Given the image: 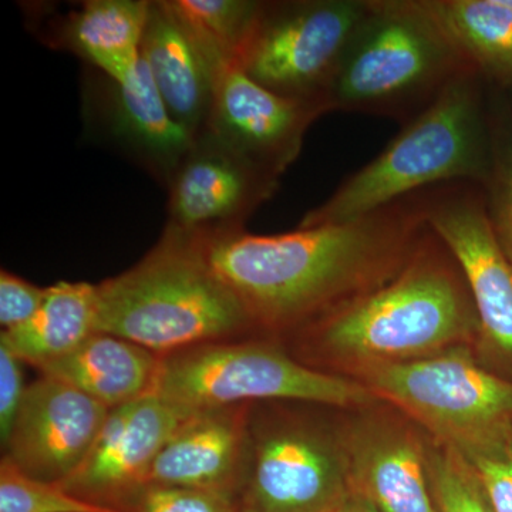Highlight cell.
<instances>
[{
  "mask_svg": "<svg viewBox=\"0 0 512 512\" xmlns=\"http://www.w3.org/2000/svg\"><path fill=\"white\" fill-rule=\"evenodd\" d=\"M427 228L421 191L340 224L190 238L258 332L292 333L392 279Z\"/></svg>",
  "mask_w": 512,
  "mask_h": 512,
  "instance_id": "obj_1",
  "label": "cell"
},
{
  "mask_svg": "<svg viewBox=\"0 0 512 512\" xmlns=\"http://www.w3.org/2000/svg\"><path fill=\"white\" fill-rule=\"evenodd\" d=\"M292 335L305 357L355 370L468 345L480 323L460 266L429 227L392 279Z\"/></svg>",
  "mask_w": 512,
  "mask_h": 512,
  "instance_id": "obj_2",
  "label": "cell"
},
{
  "mask_svg": "<svg viewBox=\"0 0 512 512\" xmlns=\"http://www.w3.org/2000/svg\"><path fill=\"white\" fill-rule=\"evenodd\" d=\"M485 80L467 70L448 84L382 153L346 178L298 228L340 224L363 217L437 185L483 187L493 167L491 107Z\"/></svg>",
  "mask_w": 512,
  "mask_h": 512,
  "instance_id": "obj_3",
  "label": "cell"
},
{
  "mask_svg": "<svg viewBox=\"0 0 512 512\" xmlns=\"http://www.w3.org/2000/svg\"><path fill=\"white\" fill-rule=\"evenodd\" d=\"M97 332L157 355L258 332L190 237L164 229L136 265L96 285Z\"/></svg>",
  "mask_w": 512,
  "mask_h": 512,
  "instance_id": "obj_4",
  "label": "cell"
},
{
  "mask_svg": "<svg viewBox=\"0 0 512 512\" xmlns=\"http://www.w3.org/2000/svg\"><path fill=\"white\" fill-rule=\"evenodd\" d=\"M474 70L420 0H370V9L326 92L330 113L404 124L461 73Z\"/></svg>",
  "mask_w": 512,
  "mask_h": 512,
  "instance_id": "obj_5",
  "label": "cell"
},
{
  "mask_svg": "<svg viewBox=\"0 0 512 512\" xmlns=\"http://www.w3.org/2000/svg\"><path fill=\"white\" fill-rule=\"evenodd\" d=\"M151 394L187 412L265 402L365 407L377 400L362 383L305 365L275 343L247 338L160 355Z\"/></svg>",
  "mask_w": 512,
  "mask_h": 512,
  "instance_id": "obj_6",
  "label": "cell"
},
{
  "mask_svg": "<svg viewBox=\"0 0 512 512\" xmlns=\"http://www.w3.org/2000/svg\"><path fill=\"white\" fill-rule=\"evenodd\" d=\"M343 430L289 409L249 416L241 512H336L350 494Z\"/></svg>",
  "mask_w": 512,
  "mask_h": 512,
  "instance_id": "obj_7",
  "label": "cell"
},
{
  "mask_svg": "<svg viewBox=\"0 0 512 512\" xmlns=\"http://www.w3.org/2000/svg\"><path fill=\"white\" fill-rule=\"evenodd\" d=\"M359 383L424 427L461 447L512 417V382L491 373L468 345L406 362L357 367Z\"/></svg>",
  "mask_w": 512,
  "mask_h": 512,
  "instance_id": "obj_8",
  "label": "cell"
},
{
  "mask_svg": "<svg viewBox=\"0 0 512 512\" xmlns=\"http://www.w3.org/2000/svg\"><path fill=\"white\" fill-rule=\"evenodd\" d=\"M369 9L370 0L265 2L237 67L271 92L325 100Z\"/></svg>",
  "mask_w": 512,
  "mask_h": 512,
  "instance_id": "obj_9",
  "label": "cell"
},
{
  "mask_svg": "<svg viewBox=\"0 0 512 512\" xmlns=\"http://www.w3.org/2000/svg\"><path fill=\"white\" fill-rule=\"evenodd\" d=\"M427 225L456 259L476 306L480 339L512 363V264L495 238L483 187L437 185L423 191Z\"/></svg>",
  "mask_w": 512,
  "mask_h": 512,
  "instance_id": "obj_10",
  "label": "cell"
},
{
  "mask_svg": "<svg viewBox=\"0 0 512 512\" xmlns=\"http://www.w3.org/2000/svg\"><path fill=\"white\" fill-rule=\"evenodd\" d=\"M328 113L323 99L282 96L231 67L218 79L202 134L281 178L301 154L309 127Z\"/></svg>",
  "mask_w": 512,
  "mask_h": 512,
  "instance_id": "obj_11",
  "label": "cell"
},
{
  "mask_svg": "<svg viewBox=\"0 0 512 512\" xmlns=\"http://www.w3.org/2000/svg\"><path fill=\"white\" fill-rule=\"evenodd\" d=\"M281 178L201 134L168 183V231L194 235L245 228Z\"/></svg>",
  "mask_w": 512,
  "mask_h": 512,
  "instance_id": "obj_12",
  "label": "cell"
},
{
  "mask_svg": "<svg viewBox=\"0 0 512 512\" xmlns=\"http://www.w3.org/2000/svg\"><path fill=\"white\" fill-rule=\"evenodd\" d=\"M109 413L70 384L40 376L26 387L3 457L26 476L62 484L89 457Z\"/></svg>",
  "mask_w": 512,
  "mask_h": 512,
  "instance_id": "obj_13",
  "label": "cell"
},
{
  "mask_svg": "<svg viewBox=\"0 0 512 512\" xmlns=\"http://www.w3.org/2000/svg\"><path fill=\"white\" fill-rule=\"evenodd\" d=\"M192 413L156 394L110 409L83 466L59 485L83 500L121 510L146 484L158 453Z\"/></svg>",
  "mask_w": 512,
  "mask_h": 512,
  "instance_id": "obj_14",
  "label": "cell"
},
{
  "mask_svg": "<svg viewBox=\"0 0 512 512\" xmlns=\"http://www.w3.org/2000/svg\"><path fill=\"white\" fill-rule=\"evenodd\" d=\"M86 97L87 120L101 136L168 185L197 138L173 119L143 57L128 82L99 74Z\"/></svg>",
  "mask_w": 512,
  "mask_h": 512,
  "instance_id": "obj_15",
  "label": "cell"
},
{
  "mask_svg": "<svg viewBox=\"0 0 512 512\" xmlns=\"http://www.w3.org/2000/svg\"><path fill=\"white\" fill-rule=\"evenodd\" d=\"M350 488L380 512H439L427 471V441L400 420L363 417L343 429Z\"/></svg>",
  "mask_w": 512,
  "mask_h": 512,
  "instance_id": "obj_16",
  "label": "cell"
},
{
  "mask_svg": "<svg viewBox=\"0 0 512 512\" xmlns=\"http://www.w3.org/2000/svg\"><path fill=\"white\" fill-rule=\"evenodd\" d=\"M251 407L237 404L192 413L158 453L146 484L195 488L235 501L247 453Z\"/></svg>",
  "mask_w": 512,
  "mask_h": 512,
  "instance_id": "obj_17",
  "label": "cell"
},
{
  "mask_svg": "<svg viewBox=\"0 0 512 512\" xmlns=\"http://www.w3.org/2000/svg\"><path fill=\"white\" fill-rule=\"evenodd\" d=\"M141 57L173 119L191 136H201L222 72L173 0L150 2Z\"/></svg>",
  "mask_w": 512,
  "mask_h": 512,
  "instance_id": "obj_18",
  "label": "cell"
},
{
  "mask_svg": "<svg viewBox=\"0 0 512 512\" xmlns=\"http://www.w3.org/2000/svg\"><path fill=\"white\" fill-rule=\"evenodd\" d=\"M148 0H87L50 22L43 39L92 64L114 82L137 72L146 29Z\"/></svg>",
  "mask_w": 512,
  "mask_h": 512,
  "instance_id": "obj_19",
  "label": "cell"
},
{
  "mask_svg": "<svg viewBox=\"0 0 512 512\" xmlns=\"http://www.w3.org/2000/svg\"><path fill=\"white\" fill-rule=\"evenodd\" d=\"M160 355L111 333L94 332L40 375L73 386L109 409L153 393Z\"/></svg>",
  "mask_w": 512,
  "mask_h": 512,
  "instance_id": "obj_20",
  "label": "cell"
},
{
  "mask_svg": "<svg viewBox=\"0 0 512 512\" xmlns=\"http://www.w3.org/2000/svg\"><path fill=\"white\" fill-rule=\"evenodd\" d=\"M468 66L512 87V10L503 0H420Z\"/></svg>",
  "mask_w": 512,
  "mask_h": 512,
  "instance_id": "obj_21",
  "label": "cell"
},
{
  "mask_svg": "<svg viewBox=\"0 0 512 512\" xmlns=\"http://www.w3.org/2000/svg\"><path fill=\"white\" fill-rule=\"evenodd\" d=\"M96 285L57 282L39 311L18 329L2 332L0 345L36 369L72 352L96 330Z\"/></svg>",
  "mask_w": 512,
  "mask_h": 512,
  "instance_id": "obj_22",
  "label": "cell"
},
{
  "mask_svg": "<svg viewBox=\"0 0 512 512\" xmlns=\"http://www.w3.org/2000/svg\"><path fill=\"white\" fill-rule=\"evenodd\" d=\"M221 72L237 67L265 2L256 0H173Z\"/></svg>",
  "mask_w": 512,
  "mask_h": 512,
  "instance_id": "obj_23",
  "label": "cell"
},
{
  "mask_svg": "<svg viewBox=\"0 0 512 512\" xmlns=\"http://www.w3.org/2000/svg\"><path fill=\"white\" fill-rule=\"evenodd\" d=\"M427 471L439 512H495L477 474L456 448L427 441Z\"/></svg>",
  "mask_w": 512,
  "mask_h": 512,
  "instance_id": "obj_24",
  "label": "cell"
},
{
  "mask_svg": "<svg viewBox=\"0 0 512 512\" xmlns=\"http://www.w3.org/2000/svg\"><path fill=\"white\" fill-rule=\"evenodd\" d=\"M493 167L483 185L488 218L495 238L512 264V113L510 106H491Z\"/></svg>",
  "mask_w": 512,
  "mask_h": 512,
  "instance_id": "obj_25",
  "label": "cell"
},
{
  "mask_svg": "<svg viewBox=\"0 0 512 512\" xmlns=\"http://www.w3.org/2000/svg\"><path fill=\"white\" fill-rule=\"evenodd\" d=\"M0 512H126L83 500L62 485L26 476L8 458L0 463Z\"/></svg>",
  "mask_w": 512,
  "mask_h": 512,
  "instance_id": "obj_26",
  "label": "cell"
},
{
  "mask_svg": "<svg viewBox=\"0 0 512 512\" xmlns=\"http://www.w3.org/2000/svg\"><path fill=\"white\" fill-rule=\"evenodd\" d=\"M456 450L477 474L494 511L512 512V417Z\"/></svg>",
  "mask_w": 512,
  "mask_h": 512,
  "instance_id": "obj_27",
  "label": "cell"
},
{
  "mask_svg": "<svg viewBox=\"0 0 512 512\" xmlns=\"http://www.w3.org/2000/svg\"><path fill=\"white\" fill-rule=\"evenodd\" d=\"M126 512H241L220 494L173 485L146 484L123 504Z\"/></svg>",
  "mask_w": 512,
  "mask_h": 512,
  "instance_id": "obj_28",
  "label": "cell"
},
{
  "mask_svg": "<svg viewBox=\"0 0 512 512\" xmlns=\"http://www.w3.org/2000/svg\"><path fill=\"white\" fill-rule=\"evenodd\" d=\"M47 288L30 284L26 279L2 269L0 272V326L2 332L18 329L39 311Z\"/></svg>",
  "mask_w": 512,
  "mask_h": 512,
  "instance_id": "obj_29",
  "label": "cell"
},
{
  "mask_svg": "<svg viewBox=\"0 0 512 512\" xmlns=\"http://www.w3.org/2000/svg\"><path fill=\"white\" fill-rule=\"evenodd\" d=\"M20 360L5 346L0 345V441L8 443L20 404L25 396Z\"/></svg>",
  "mask_w": 512,
  "mask_h": 512,
  "instance_id": "obj_30",
  "label": "cell"
},
{
  "mask_svg": "<svg viewBox=\"0 0 512 512\" xmlns=\"http://www.w3.org/2000/svg\"><path fill=\"white\" fill-rule=\"evenodd\" d=\"M336 512H380L377 508L373 507L369 501L365 500L362 495L350 491L346 500L340 505L339 510Z\"/></svg>",
  "mask_w": 512,
  "mask_h": 512,
  "instance_id": "obj_31",
  "label": "cell"
},
{
  "mask_svg": "<svg viewBox=\"0 0 512 512\" xmlns=\"http://www.w3.org/2000/svg\"><path fill=\"white\" fill-rule=\"evenodd\" d=\"M507 94H508V106H510V110L512 113V87H510V89L507 90Z\"/></svg>",
  "mask_w": 512,
  "mask_h": 512,
  "instance_id": "obj_32",
  "label": "cell"
},
{
  "mask_svg": "<svg viewBox=\"0 0 512 512\" xmlns=\"http://www.w3.org/2000/svg\"><path fill=\"white\" fill-rule=\"evenodd\" d=\"M505 6H508L512 10V0H503Z\"/></svg>",
  "mask_w": 512,
  "mask_h": 512,
  "instance_id": "obj_33",
  "label": "cell"
}]
</instances>
